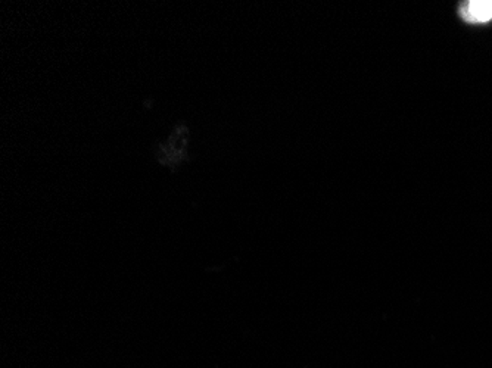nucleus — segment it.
Returning <instances> with one entry per match:
<instances>
[{"mask_svg":"<svg viewBox=\"0 0 492 368\" xmlns=\"http://www.w3.org/2000/svg\"><path fill=\"white\" fill-rule=\"evenodd\" d=\"M463 19L472 24H485L492 21V0L467 2L460 9Z\"/></svg>","mask_w":492,"mask_h":368,"instance_id":"f257e3e1","label":"nucleus"}]
</instances>
